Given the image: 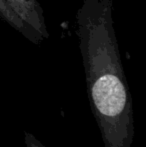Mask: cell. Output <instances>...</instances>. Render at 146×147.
<instances>
[{"label": "cell", "mask_w": 146, "mask_h": 147, "mask_svg": "<svg viewBox=\"0 0 146 147\" xmlns=\"http://www.w3.org/2000/svg\"><path fill=\"white\" fill-rule=\"evenodd\" d=\"M24 142L26 147H45L33 134L29 132H24Z\"/></svg>", "instance_id": "cell-3"}, {"label": "cell", "mask_w": 146, "mask_h": 147, "mask_svg": "<svg viewBox=\"0 0 146 147\" xmlns=\"http://www.w3.org/2000/svg\"><path fill=\"white\" fill-rule=\"evenodd\" d=\"M29 28L35 31L42 39L49 37L45 24L43 9L37 0H3Z\"/></svg>", "instance_id": "cell-1"}, {"label": "cell", "mask_w": 146, "mask_h": 147, "mask_svg": "<svg viewBox=\"0 0 146 147\" xmlns=\"http://www.w3.org/2000/svg\"><path fill=\"white\" fill-rule=\"evenodd\" d=\"M0 18L6 21L9 24L11 27H13L15 30H17L18 32L22 33L26 38H28L30 41L34 43H38L40 41H42L43 39L39 36L38 34L29 28L21 19L20 17L11 9L7 6V4L3 1L0 0Z\"/></svg>", "instance_id": "cell-2"}]
</instances>
